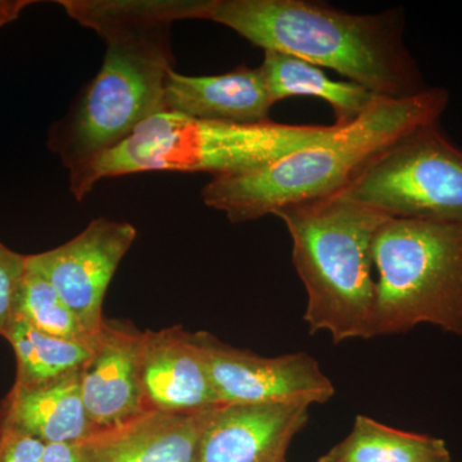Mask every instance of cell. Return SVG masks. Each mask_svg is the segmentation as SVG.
<instances>
[{
  "instance_id": "obj_22",
  "label": "cell",
  "mask_w": 462,
  "mask_h": 462,
  "mask_svg": "<svg viewBox=\"0 0 462 462\" xmlns=\"http://www.w3.org/2000/svg\"><path fill=\"white\" fill-rule=\"evenodd\" d=\"M45 445L21 431L0 428V462H42Z\"/></svg>"
},
{
  "instance_id": "obj_3",
  "label": "cell",
  "mask_w": 462,
  "mask_h": 462,
  "mask_svg": "<svg viewBox=\"0 0 462 462\" xmlns=\"http://www.w3.org/2000/svg\"><path fill=\"white\" fill-rule=\"evenodd\" d=\"M273 216L291 238L310 334H328L336 345L375 338L373 243L389 217L340 194L285 207Z\"/></svg>"
},
{
  "instance_id": "obj_5",
  "label": "cell",
  "mask_w": 462,
  "mask_h": 462,
  "mask_svg": "<svg viewBox=\"0 0 462 462\" xmlns=\"http://www.w3.org/2000/svg\"><path fill=\"white\" fill-rule=\"evenodd\" d=\"M167 23L108 27L98 74L69 114L51 127L48 147L74 172L115 148L152 116L163 112L173 53Z\"/></svg>"
},
{
  "instance_id": "obj_27",
  "label": "cell",
  "mask_w": 462,
  "mask_h": 462,
  "mask_svg": "<svg viewBox=\"0 0 462 462\" xmlns=\"http://www.w3.org/2000/svg\"><path fill=\"white\" fill-rule=\"evenodd\" d=\"M0 27H3L2 25H0Z\"/></svg>"
},
{
  "instance_id": "obj_12",
  "label": "cell",
  "mask_w": 462,
  "mask_h": 462,
  "mask_svg": "<svg viewBox=\"0 0 462 462\" xmlns=\"http://www.w3.org/2000/svg\"><path fill=\"white\" fill-rule=\"evenodd\" d=\"M142 382L149 411L197 412L221 406L196 333L181 327L143 333Z\"/></svg>"
},
{
  "instance_id": "obj_15",
  "label": "cell",
  "mask_w": 462,
  "mask_h": 462,
  "mask_svg": "<svg viewBox=\"0 0 462 462\" xmlns=\"http://www.w3.org/2000/svg\"><path fill=\"white\" fill-rule=\"evenodd\" d=\"M80 370L42 384H14L0 403V428L21 431L44 445L83 442L93 430L81 394Z\"/></svg>"
},
{
  "instance_id": "obj_26",
  "label": "cell",
  "mask_w": 462,
  "mask_h": 462,
  "mask_svg": "<svg viewBox=\"0 0 462 462\" xmlns=\"http://www.w3.org/2000/svg\"><path fill=\"white\" fill-rule=\"evenodd\" d=\"M275 462H288V461H287V458H282V460H278V461H275Z\"/></svg>"
},
{
  "instance_id": "obj_10",
  "label": "cell",
  "mask_w": 462,
  "mask_h": 462,
  "mask_svg": "<svg viewBox=\"0 0 462 462\" xmlns=\"http://www.w3.org/2000/svg\"><path fill=\"white\" fill-rule=\"evenodd\" d=\"M143 333L124 321L105 320L80 370L81 394L93 433L149 412L142 382Z\"/></svg>"
},
{
  "instance_id": "obj_17",
  "label": "cell",
  "mask_w": 462,
  "mask_h": 462,
  "mask_svg": "<svg viewBox=\"0 0 462 462\" xmlns=\"http://www.w3.org/2000/svg\"><path fill=\"white\" fill-rule=\"evenodd\" d=\"M446 456L451 454L440 438L396 430L358 415L348 436L318 462H430Z\"/></svg>"
},
{
  "instance_id": "obj_1",
  "label": "cell",
  "mask_w": 462,
  "mask_h": 462,
  "mask_svg": "<svg viewBox=\"0 0 462 462\" xmlns=\"http://www.w3.org/2000/svg\"><path fill=\"white\" fill-rule=\"evenodd\" d=\"M206 20L263 51L333 69L382 98H409L430 88L404 44L400 9L357 14L307 0H212Z\"/></svg>"
},
{
  "instance_id": "obj_21",
  "label": "cell",
  "mask_w": 462,
  "mask_h": 462,
  "mask_svg": "<svg viewBox=\"0 0 462 462\" xmlns=\"http://www.w3.org/2000/svg\"><path fill=\"white\" fill-rule=\"evenodd\" d=\"M27 273V256L0 242V336L5 338L17 316L18 298Z\"/></svg>"
},
{
  "instance_id": "obj_9",
  "label": "cell",
  "mask_w": 462,
  "mask_h": 462,
  "mask_svg": "<svg viewBox=\"0 0 462 462\" xmlns=\"http://www.w3.org/2000/svg\"><path fill=\"white\" fill-rule=\"evenodd\" d=\"M135 238L132 224L96 218L65 245L29 254L27 267L51 282L84 329L96 337L105 322L109 282Z\"/></svg>"
},
{
  "instance_id": "obj_14",
  "label": "cell",
  "mask_w": 462,
  "mask_h": 462,
  "mask_svg": "<svg viewBox=\"0 0 462 462\" xmlns=\"http://www.w3.org/2000/svg\"><path fill=\"white\" fill-rule=\"evenodd\" d=\"M275 105L261 67L239 66L214 76L167 74L163 112L214 123H267Z\"/></svg>"
},
{
  "instance_id": "obj_4",
  "label": "cell",
  "mask_w": 462,
  "mask_h": 462,
  "mask_svg": "<svg viewBox=\"0 0 462 462\" xmlns=\"http://www.w3.org/2000/svg\"><path fill=\"white\" fill-rule=\"evenodd\" d=\"M334 127L214 123L160 112L120 144L69 173V191L81 202L100 180L132 173L209 172L217 178L254 171L322 141Z\"/></svg>"
},
{
  "instance_id": "obj_25",
  "label": "cell",
  "mask_w": 462,
  "mask_h": 462,
  "mask_svg": "<svg viewBox=\"0 0 462 462\" xmlns=\"http://www.w3.org/2000/svg\"><path fill=\"white\" fill-rule=\"evenodd\" d=\"M430 462H452L451 456H446V457L438 458V460H433Z\"/></svg>"
},
{
  "instance_id": "obj_8",
  "label": "cell",
  "mask_w": 462,
  "mask_h": 462,
  "mask_svg": "<svg viewBox=\"0 0 462 462\" xmlns=\"http://www.w3.org/2000/svg\"><path fill=\"white\" fill-rule=\"evenodd\" d=\"M221 404L329 402L336 387L311 355L294 352L263 357L196 333Z\"/></svg>"
},
{
  "instance_id": "obj_23",
  "label": "cell",
  "mask_w": 462,
  "mask_h": 462,
  "mask_svg": "<svg viewBox=\"0 0 462 462\" xmlns=\"http://www.w3.org/2000/svg\"><path fill=\"white\" fill-rule=\"evenodd\" d=\"M42 462H80L78 445H45Z\"/></svg>"
},
{
  "instance_id": "obj_18",
  "label": "cell",
  "mask_w": 462,
  "mask_h": 462,
  "mask_svg": "<svg viewBox=\"0 0 462 462\" xmlns=\"http://www.w3.org/2000/svg\"><path fill=\"white\" fill-rule=\"evenodd\" d=\"M5 339L16 355L14 385L42 384L78 372L90 357L91 345L42 333L21 316L12 321Z\"/></svg>"
},
{
  "instance_id": "obj_24",
  "label": "cell",
  "mask_w": 462,
  "mask_h": 462,
  "mask_svg": "<svg viewBox=\"0 0 462 462\" xmlns=\"http://www.w3.org/2000/svg\"><path fill=\"white\" fill-rule=\"evenodd\" d=\"M32 3L29 0H0V25L5 26L17 20L21 12Z\"/></svg>"
},
{
  "instance_id": "obj_11",
  "label": "cell",
  "mask_w": 462,
  "mask_h": 462,
  "mask_svg": "<svg viewBox=\"0 0 462 462\" xmlns=\"http://www.w3.org/2000/svg\"><path fill=\"white\" fill-rule=\"evenodd\" d=\"M311 404H221L207 425L196 462H275L287 458L310 420Z\"/></svg>"
},
{
  "instance_id": "obj_16",
  "label": "cell",
  "mask_w": 462,
  "mask_h": 462,
  "mask_svg": "<svg viewBox=\"0 0 462 462\" xmlns=\"http://www.w3.org/2000/svg\"><path fill=\"white\" fill-rule=\"evenodd\" d=\"M260 67L273 103L293 97L325 100L333 108L337 126L354 123L384 99L352 81L331 80L320 67L281 51H264Z\"/></svg>"
},
{
  "instance_id": "obj_19",
  "label": "cell",
  "mask_w": 462,
  "mask_h": 462,
  "mask_svg": "<svg viewBox=\"0 0 462 462\" xmlns=\"http://www.w3.org/2000/svg\"><path fill=\"white\" fill-rule=\"evenodd\" d=\"M69 17L97 33L118 25L206 20L212 0H60Z\"/></svg>"
},
{
  "instance_id": "obj_13",
  "label": "cell",
  "mask_w": 462,
  "mask_h": 462,
  "mask_svg": "<svg viewBox=\"0 0 462 462\" xmlns=\"http://www.w3.org/2000/svg\"><path fill=\"white\" fill-rule=\"evenodd\" d=\"M218 407V406H217ZM214 409L149 411L78 443L80 462H196Z\"/></svg>"
},
{
  "instance_id": "obj_7",
  "label": "cell",
  "mask_w": 462,
  "mask_h": 462,
  "mask_svg": "<svg viewBox=\"0 0 462 462\" xmlns=\"http://www.w3.org/2000/svg\"><path fill=\"white\" fill-rule=\"evenodd\" d=\"M338 194L391 218L462 224V151L438 121L421 125Z\"/></svg>"
},
{
  "instance_id": "obj_6",
  "label": "cell",
  "mask_w": 462,
  "mask_h": 462,
  "mask_svg": "<svg viewBox=\"0 0 462 462\" xmlns=\"http://www.w3.org/2000/svg\"><path fill=\"white\" fill-rule=\"evenodd\" d=\"M374 337L430 325L462 339V224L387 218L373 243Z\"/></svg>"
},
{
  "instance_id": "obj_2",
  "label": "cell",
  "mask_w": 462,
  "mask_h": 462,
  "mask_svg": "<svg viewBox=\"0 0 462 462\" xmlns=\"http://www.w3.org/2000/svg\"><path fill=\"white\" fill-rule=\"evenodd\" d=\"M449 96L443 88L403 99H380L360 118L337 126L322 141L236 175L217 176L202 189L206 206L243 224L275 215L285 207L338 194L385 149L421 125L445 114Z\"/></svg>"
},
{
  "instance_id": "obj_20",
  "label": "cell",
  "mask_w": 462,
  "mask_h": 462,
  "mask_svg": "<svg viewBox=\"0 0 462 462\" xmlns=\"http://www.w3.org/2000/svg\"><path fill=\"white\" fill-rule=\"evenodd\" d=\"M17 315L36 329L57 338L91 345L97 337L84 329L51 282L29 267L18 298Z\"/></svg>"
}]
</instances>
